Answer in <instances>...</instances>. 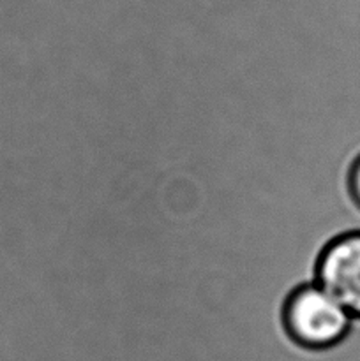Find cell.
I'll use <instances>...</instances> for the list:
<instances>
[{"label": "cell", "instance_id": "obj_1", "mask_svg": "<svg viewBox=\"0 0 360 361\" xmlns=\"http://www.w3.org/2000/svg\"><path fill=\"white\" fill-rule=\"evenodd\" d=\"M282 324L296 345L323 351L348 341L353 317L327 289L314 282L289 293L282 307Z\"/></svg>", "mask_w": 360, "mask_h": 361}, {"label": "cell", "instance_id": "obj_2", "mask_svg": "<svg viewBox=\"0 0 360 361\" xmlns=\"http://www.w3.org/2000/svg\"><path fill=\"white\" fill-rule=\"evenodd\" d=\"M316 282L360 319V231L334 236L318 257Z\"/></svg>", "mask_w": 360, "mask_h": 361}, {"label": "cell", "instance_id": "obj_3", "mask_svg": "<svg viewBox=\"0 0 360 361\" xmlns=\"http://www.w3.org/2000/svg\"><path fill=\"white\" fill-rule=\"evenodd\" d=\"M348 190L352 200L360 208V157L352 164L348 173Z\"/></svg>", "mask_w": 360, "mask_h": 361}]
</instances>
